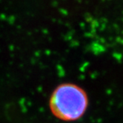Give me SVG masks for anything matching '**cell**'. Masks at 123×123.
Segmentation results:
<instances>
[{
	"instance_id": "6da1fadb",
	"label": "cell",
	"mask_w": 123,
	"mask_h": 123,
	"mask_svg": "<svg viewBox=\"0 0 123 123\" xmlns=\"http://www.w3.org/2000/svg\"><path fill=\"white\" fill-rule=\"evenodd\" d=\"M87 96L80 86L63 84L53 92L50 108L56 118L65 122L75 121L85 113L87 107Z\"/></svg>"
}]
</instances>
